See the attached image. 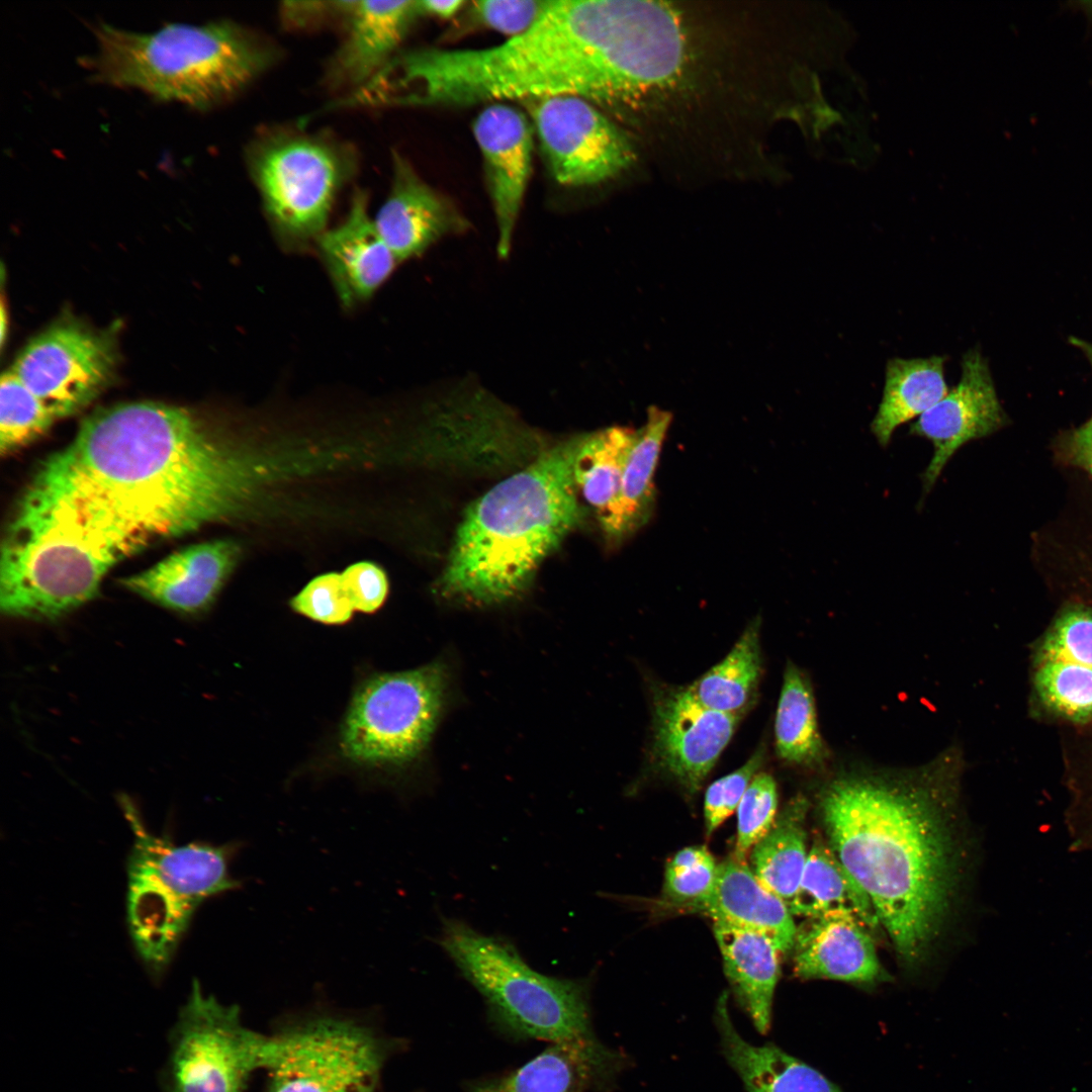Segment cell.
Wrapping results in <instances>:
<instances>
[{
  "label": "cell",
  "mask_w": 1092,
  "mask_h": 1092,
  "mask_svg": "<svg viewBox=\"0 0 1092 1092\" xmlns=\"http://www.w3.org/2000/svg\"><path fill=\"white\" fill-rule=\"evenodd\" d=\"M266 469L194 410L100 408L18 499L1 546V588L26 617L58 619L93 599L122 559L239 517Z\"/></svg>",
  "instance_id": "cell-1"
},
{
  "label": "cell",
  "mask_w": 1092,
  "mask_h": 1092,
  "mask_svg": "<svg viewBox=\"0 0 1092 1092\" xmlns=\"http://www.w3.org/2000/svg\"><path fill=\"white\" fill-rule=\"evenodd\" d=\"M669 23L653 1H550L524 33L487 49H420L404 80L418 106L569 95L636 105L676 73Z\"/></svg>",
  "instance_id": "cell-2"
},
{
  "label": "cell",
  "mask_w": 1092,
  "mask_h": 1092,
  "mask_svg": "<svg viewBox=\"0 0 1092 1092\" xmlns=\"http://www.w3.org/2000/svg\"><path fill=\"white\" fill-rule=\"evenodd\" d=\"M962 768L949 747L914 769L842 770L819 794L830 847L908 959L935 933L950 898L947 817Z\"/></svg>",
  "instance_id": "cell-3"
},
{
  "label": "cell",
  "mask_w": 1092,
  "mask_h": 1092,
  "mask_svg": "<svg viewBox=\"0 0 1092 1092\" xmlns=\"http://www.w3.org/2000/svg\"><path fill=\"white\" fill-rule=\"evenodd\" d=\"M581 437L547 450L468 507L439 582L444 596L492 605L526 588L582 518L574 479Z\"/></svg>",
  "instance_id": "cell-4"
},
{
  "label": "cell",
  "mask_w": 1092,
  "mask_h": 1092,
  "mask_svg": "<svg viewBox=\"0 0 1092 1092\" xmlns=\"http://www.w3.org/2000/svg\"><path fill=\"white\" fill-rule=\"evenodd\" d=\"M93 31L97 51L82 60L95 80L199 109L233 96L270 61L265 48L226 20L167 23L147 33L99 23Z\"/></svg>",
  "instance_id": "cell-5"
},
{
  "label": "cell",
  "mask_w": 1092,
  "mask_h": 1092,
  "mask_svg": "<svg viewBox=\"0 0 1092 1092\" xmlns=\"http://www.w3.org/2000/svg\"><path fill=\"white\" fill-rule=\"evenodd\" d=\"M120 803L133 832L126 864L128 932L147 971L158 980L199 906L240 888L230 873L238 846L201 841L176 845L152 833L130 800L121 797Z\"/></svg>",
  "instance_id": "cell-6"
},
{
  "label": "cell",
  "mask_w": 1092,
  "mask_h": 1092,
  "mask_svg": "<svg viewBox=\"0 0 1092 1092\" xmlns=\"http://www.w3.org/2000/svg\"><path fill=\"white\" fill-rule=\"evenodd\" d=\"M439 945L510 1027L550 1043L595 1038L586 985L532 969L508 939L445 917Z\"/></svg>",
  "instance_id": "cell-7"
},
{
  "label": "cell",
  "mask_w": 1092,
  "mask_h": 1092,
  "mask_svg": "<svg viewBox=\"0 0 1092 1092\" xmlns=\"http://www.w3.org/2000/svg\"><path fill=\"white\" fill-rule=\"evenodd\" d=\"M395 1039L330 1011L290 1017L268 1034L263 1092H380Z\"/></svg>",
  "instance_id": "cell-8"
},
{
  "label": "cell",
  "mask_w": 1092,
  "mask_h": 1092,
  "mask_svg": "<svg viewBox=\"0 0 1092 1092\" xmlns=\"http://www.w3.org/2000/svg\"><path fill=\"white\" fill-rule=\"evenodd\" d=\"M450 685V670L441 660L369 678L356 692L343 722V754L369 765L412 762L434 735L449 702Z\"/></svg>",
  "instance_id": "cell-9"
},
{
  "label": "cell",
  "mask_w": 1092,
  "mask_h": 1092,
  "mask_svg": "<svg viewBox=\"0 0 1092 1092\" xmlns=\"http://www.w3.org/2000/svg\"><path fill=\"white\" fill-rule=\"evenodd\" d=\"M268 1034L246 1025L236 1004H224L192 981L169 1034L164 1092H244L264 1070Z\"/></svg>",
  "instance_id": "cell-10"
},
{
  "label": "cell",
  "mask_w": 1092,
  "mask_h": 1092,
  "mask_svg": "<svg viewBox=\"0 0 1092 1092\" xmlns=\"http://www.w3.org/2000/svg\"><path fill=\"white\" fill-rule=\"evenodd\" d=\"M252 171L276 234L283 243L296 246L326 231L349 161L323 139L282 134L257 147Z\"/></svg>",
  "instance_id": "cell-11"
},
{
  "label": "cell",
  "mask_w": 1092,
  "mask_h": 1092,
  "mask_svg": "<svg viewBox=\"0 0 1092 1092\" xmlns=\"http://www.w3.org/2000/svg\"><path fill=\"white\" fill-rule=\"evenodd\" d=\"M117 365L112 331L63 317L34 337L10 369L60 419L96 398L113 381Z\"/></svg>",
  "instance_id": "cell-12"
},
{
  "label": "cell",
  "mask_w": 1092,
  "mask_h": 1092,
  "mask_svg": "<svg viewBox=\"0 0 1092 1092\" xmlns=\"http://www.w3.org/2000/svg\"><path fill=\"white\" fill-rule=\"evenodd\" d=\"M553 177L585 186L615 177L635 157L626 134L592 102L569 95L523 101Z\"/></svg>",
  "instance_id": "cell-13"
},
{
  "label": "cell",
  "mask_w": 1092,
  "mask_h": 1092,
  "mask_svg": "<svg viewBox=\"0 0 1092 1092\" xmlns=\"http://www.w3.org/2000/svg\"><path fill=\"white\" fill-rule=\"evenodd\" d=\"M741 719L706 708L687 688L654 687V763L689 794L697 793Z\"/></svg>",
  "instance_id": "cell-14"
},
{
  "label": "cell",
  "mask_w": 1092,
  "mask_h": 1092,
  "mask_svg": "<svg viewBox=\"0 0 1092 1092\" xmlns=\"http://www.w3.org/2000/svg\"><path fill=\"white\" fill-rule=\"evenodd\" d=\"M961 366L959 383L910 427V434L925 438L933 445L932 458L922 473L924 494L931 490L960 448L993 434L1008 421L987 359L980 350L967 351Z\"/></svg>",
  "instance_id": "cell-15"
},
{
  "label": "cell",
  "mask_w": 1092,
  "mask_h": 1092,
  "mask_svg": "<svg viewBox=\"0 0 1092 1092\" xmlns=\"http://www.w3.org/2000/svg\"><path fill=\"white\" fill-rule=\"evenodd\" d=\"M472 130L483 158L496 222V253L506 260L531 172L532 127L517 108L496 102L480 111Z\"/></svg>",
  "instance_id": "cell-16"
},
{
  "label": "cell",
  "mask_w": 1092,
  "mask_h": 1092,
  "mask_svg": "<svg viewBox=\"0 0 1092 1092\" xmlns=\"http://www.w3.org/2000/svg\"><path fill=\"white\" fill-rule=\"evenodd\" d=\"M373 219L398 262L418 258L441 240L470 229L456 205L423 181L397 154L390 192Z\"/></svg>",
  "instance_id": "cell-17"
},
{
  "label": "cell",
  "mask_w": 1092,
  "mask_h": 1092,
  "mask_svg": "<svg viewBox=\"0 0 1092 1092\" xmlns=\"http://www.w3.org/2000/svg\"><path fill=\"white\" fill-rule=\"evenodd\" d=\"M241 549L232 540L188 546L121 584L136 596L183 615L207 610L234 570Z\"/></svg>",
  "instance_id": "cell-18"
},
{
  "label": "cell",
  "mask_w": 1092,
  "mask_h": 1092,
  "mask_svg": "<svg viewBox=\"0 0 1092 1092\" xmlns=\"http://www.w3.org/2000/svg\"><path fill=\"white\" fill-rule=\"evenodd\" d=\"M316 245L344 307L371 298L399 263L370 217L363 192L354 194L346 217L320 235Z\"/></svg>",
  "instance_id": "cell-19"
},
{
  "label": "cell",
  "mask_w": 1092,
  "mask_h": 1092,
  "mask_svg": "<svg viewBox=\"0 0 1092 1092\" xmlns=\"http://www.w3.org/2000/svg\"><path fill=\"white\" fill-rule=\"evenodd\" d=\"M696 909L714 922L762 934L782 954L794 947L797 927L788 905L757 880L746 860L734 855L718 864L714 887Z\"/></svg>",
  "instance_id": "cell-20"
},
{
  "label": "cell",
  "mask_w": 1092,
  "mask_h": 1092,
  "mask_svg": "<svg viewBox=\"0 0 1092 1092\" xmlns=\"http://www.w3.org/2000/svg\"><path fill=\"white\" fill-rule=\"evenodd\" d=\"M797 929L794 971L802 979L874 983L883 970L868 929L842 916L810 919Z\"/></svg>",
  "instance_id": "cell-21"
},
{
  "label": "cell",
  "mask_w": 1092,
  "mask_h": 1092,
  "mask_svg": "<svg viewBox=\"0 0 1092 1092\" xmlns=\"http://www.w3.org/2000/svg\"><path fill=\"white\" fill-rule=\"evenodd\" d=\"M417 1H351L348 33L332 66L335 81L361 87L393 57L413 19Z\"/></svg>",
  "instance_id": "cell-22"
},
{
  "label": "cell",
  "mask_w": 1092,
  "mask_h": 1092,
  "mask_svg": "<svg viewBox=\"0 0 1092 1092\" xmlns=\"http://www.w3.org/2000/svg\"><path fill=\"white\" fill-rule=\"evenodd\" d=\"M624 1062L595 1038L552 1043L508 1077L476 1092H583L610 1080Z\"/></svg>",
  "instance_id": "cell-23"
},
{
  "label": "cell",
  "mask_w": 1092,
  "mask_h": 1092,
  "mask_svg": "<svg viewBox=\"0 0 1092 1092\" xmlns=\"http://www.w3.org/2000/svg\"><path fill=\"white\" fill-rule=\"evenodd\" d=\"M672 415L650 406L644 425L636 430L618 495L599 521L607 539L621 543L651 519L656 502L654 476Z\"/></svg>",
  "instance_id": "cell-24"
},
{
  "label": "cell",
  "mask_w": 1092,
  "mask_h": 1092,
  "mask_svg": "<svg viewBox=\"0 0 1092 1092\" xmlns=\"http://www.w3.org/2000/svg\"><path fill=\"white\" fill-rule=\"evenodd\" d=\"M722 1053L746 1092H841L814 1068L771 1043L754 1045L735 1028L722 995L715 1010Z\"/></svg>",
  "instance_id": "cell-25"
},
{
  "label": "cell",
  "mask_w": 1092,
  "mask_h": 1092,
  "mask_svg": "<svg viewBox=\"0 0 1092 1092\" xmlns=\"http://www.w3.org/2000/svg\"><path fill=\"white\" fill-rule=\"evenodd\" d=\"M713 931L738 1003L754 1027L765 1033L770 1026L782 953L768 938L748 929L714 922Z\"/></svg>",
  "instance_id": "cell-26"
},
{
  "label": "cell",
  "mask_w": 1092,
  "mask_h": 1092,
  "mask_svg": "<svg viewBox=\"0 0 1092 1092\" xmlns=\"http://www.w3.org/2000/svg\"><path fill=\"white\" fill-rule=\"evenodd\" d=\"M788 907L792 915L810 919L848 917L867 929L880 922L870 898L830 845L817 840L808 852L799 888Z\"/></svg>",
  "instance_id": "cell-27"
},
{
  "label": "cell",
  "mask_w": 1092,
  "mask_h": 1092,
  "mask_svg": "<svg viewBox=\"0 0 1092 1092\" xmlns=\"http://www.w3.org/2000/svg\"><path fill=\"white\" fill-rule=\"evenodd\" d=\"M945 361V356L938 355L888 360L882 399L871 424L881 446L891 442L898 427L919 418L947 393Z\"/></svg>",
  "instance_id": "cell-28"
},
{
  "label": "cell",
  "mask_w": 1092,
  "mask_h": 1092,
  "mask_svg": "<svg viewBox=\"0 0 1092 1092\" xmlns=\"http://www.w3.org/2000/svg\"><path fill=\"white\" fill-rule=\"evenodd\" d=\"M807 810L808 801L802 795L794 797L749 852V867L757 880L787 905L797 893L807 862Z\"/></svg>",
  "instance_id": "cell-29"
},
{
  "label": "cell",
  "mask_w": 1092,
  "mask_h": 1092,
  "mask_svg": "<svg viewBox=\"0 0 1092 1092\" xmlns=\"http://www.w3.org/2000/svg\"><path fill=\"white\" fill-rule=\"evenodd\" d=\"M760 618L745 628L730 652L687 690L708 709L742 718L757 696L761 673Z\"/></svg>",
  "instance_id": "cell-30"
},
{
  "label": "cell",
  "mask_w": 1092,
  "mask_h": 1092,
  "mask_svg": "<svg viewBox=\"0 0 1092 1092\" xmlns=\"http://www.w3.org/2000/svg\"><path fill=\"white\" fill-rule=\"evenodd\" d=\"M777 753L785 762L803 768H822L829 750L819 730L810 680L788 663L775 720Z\"/></svg>",
  "instance_id": "cell-31"
},
{
  "label": "cell",
  "mask_w": 1092,
  "mask_h": 1092,
  "mask_svg": "<svg viewBox=\"0 0 1092 1092\" xmlns=\"http://www.w3.org/2000/svg\"><path fill=\"white\" fill-rule=\"evenodd\" d=\"M635 436L636 430L620 426L582 434L574 461V479L599 521L618 495Z\"/></svg>",
  "instance_id": "cell-32"
},
{
  "label": "cell",
  "mask_w": 1092,
  "mask_h": 1092,
  "mask_svg": "<svg viewBox=\"0 0 1092 1092\" xmlns=\"http://www.w3.org/2000/svg\"><path fill=\"white\" fill-rule=\"evenodd\" d=\"M57 418L9 368L0 383V451L9 454L40 437Z\"/></svg>",
  "instance_id": "cell-33"
},
{
  "label": "cell",
  "mask_w": 1092,
  "mask_h": 1092,
  "mask_svg": "<svg viewBox=\"0 0 1092 1092\" xmlns=\"http://www.w3.org/2000/svg\"><path fill=\"white\" fill-rule=\"evenodd\" d=\"M1035 688L1052 711L1076 721L1092 717L1091 669L1037 659Z\"/></svg>",
  "instance_id": "cell-34"
},
{
  "label": "cell",
  "mask_w": 1092,
  "mask_h": 1092,
  "mask_svg": "<svg viewBox=\"0 0 1092 1092\" xmlns=\"http://www.w3.org/2000/svg\"><path fill=\"white\" fill-rule=\"evenodd\" d=\"M717 872L718 864L707 847H686L665 867L664 898L673 905L696 909L712 891Z\"/></svg>",
  "instance_id": "cell-35"
},
{
  "label": "cell",
  "mask_w": 1092,
  "mask_h": 1092,
  "mask_svg": "<svg viewBox=\"0 0 1092 1092\" xmlns=\"http://www.w3.org/2000/svg\"><path fill=\"white\" fill-rule=\"evenodd\" d=\"M1037 659L1092 670V608H1066L1048 631Z\"/></svg>",
  "instance_id": "cell-36"
},
{
  "label": "cell",
  "mask_w": 1092,
  "mask_h": 1092,
  "mask_svg": "<svg viewBox=\"0 0 1092 1092\" xmlns=\"http://www.w3.org/2000/svg\"><path fill=\"white\" fill-rule=\"evenodd\" d=\"M778 791L774 778L759 771L749 784L737 808V837L734 856L746 860L754 844L765 835L777 818Z\"/></svg>",
  "instance_id": "cell-37"
},
{
  "label": "cell",
  "mask_w": 1092,
  "mask_h": 1092,
  "mask_svg": "<svg viewBox=\"0 0 1092 1092\" xmlns=\"http://www.w3.org/2000/svg\"><path fill=\"white\" fill-rule=\"evenodd\" d=\"M291 608L315 622L340 625L348 622L354 608L341 573H326L310 580L290 602Z\"/></svg>",
  "instance_id": "cell-38"
},
{
  "label": "cell",
  "mask_w": 1092,
  "mask_h": 1092,
  "mask_svg": "<svg viewBox=\"0 0 1092 1092\" xmlns=\"http://www.w3.org/2000/svg\"><path fill=\"white\" fill-rule=\"evenodd\" d=\"M765 759L761 745L747 761L733 772L715 781L706 791L704 817L707 835L714 831L735 811L753 778Z\"/></svg>",
  "instance_id": "cell-39"
},
{
  "label": "cell",
  "mask_w": 1092,
  "mask_h": 1092,
  "mask_svg": "<svg viewBox=\"0 0 1092 1092\" xmlns=\"http://www.w3.org/2000/svg\"><path fill=\"white\" fill-rule=\"evenodd\" d=\"M550 1L543 0H482L473 2L474 19L498 32L518 36L527 31L541 16Z\"/></svg>",
  "instance_id": "cell-40"
},
{
  "label": "cell",
  "mask_w": 1092,
  "mask_h": 1092,
  "mask_svg": "<svg viewBox=\"0 0 1092 1092\" xmlns=\"http://www.w3.org/2000/svg\"><path fill=\"white\" fill-rule=\"evenodd\" d=\"M341 574L354 610L373 613L384 603L388 581L385 572L376 564L358 562Z\"/></svg>",
  "instance_id": "cell-41"
},
{
  "label": "cell",
  "mask_w": 1092,
  "mask_h": 1092,
  "mask_svg": "<svg viewBox=\"0 0 1092 1092\" xmlns=\"http://www.w3.org/2000/svg\"><path fill=\"white\" fill-rule=\"evenodd\" d=\"M1058 446L1064 461L1092 475V418L1062 435Z\"/></svg>",
  "instance_id": "cell-42"
},
{
  "label": "cell",
  "mask_w": 1092,
  "mask_h": 1092,
  "mask_svg": "<svg viewBox=\"0 0 1092 1092\" xmlns=\"http://www.w3.org/2000/svg\"><path fill=\"white\" fill-rule=\"evenodd\" d=\"M465 4L463 0H425L417 1L420 14L449 18L455 15Z\"/></svg>",
  "instance_id": "cell-43"
},
{
  "label": "cell",
  "mask_w": 1092,
  "mask_h": 1092,
  "mask_svg": "<svg viewBox=\"0 0 1092 1092\" xmlns=\"http://www.w3.org/2000/svg\"><path fill=\"white\" fill-rule=\"evenodd\" d=\"M1069 342L1085 355L1092 367V343H1089L1077 337H1071L1069 339Z\"/></svg>",
  "instance_id": "cell-44"
},
{
  "label": "cell",
  "mask_w": 1092,
  "mask_h": 1092,
  "mask_svg": "<svg viewBox=\"0 0 1092 1092\" xmlns=\"http://www.w3.org/2000/svg\"><path fill=\"white\" fill-rule=\"evenodd\" d=\"M1079 5H1081L1079 8H1081L1086 13V15L1090 17V20L1092 22V2H1080Z\"/></svg>",
  "instance_id": "cell-45"
}]
</instances>
